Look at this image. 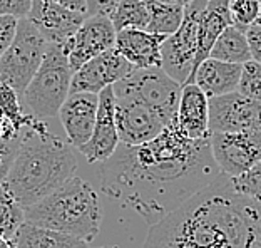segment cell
I'll use <instances>...</instances> for the list:
<instances>
[{"mask_svg":"<svg viewBox=\"0 0 261 248\" xmlns=\"http://www.w3.org/2000/svg\"><path fill=\"white\" fill-rule=\"evenodd\" d=\"M219 173L210 136L189 138L174 117L147 143H119L114 155L102 161L100 185L111 200L152 227L211 185Z\"/></svg>","mask_w":261,"mask_h":248,"instance_id":"1","label":"cell"},{"mask_svg":"<svg viewBox=\"0 0 261 248\" xmlns=\"http://www.w3.org/2000/svg\"><path fill=\"white\" fill-rule=\"evenodd\" d=\"M142 248H261V203L238 193L231 176L219 173L149 227Z\"/></svg>","mask_w":261,"mask_h":248,"instance_id":"2","label":"cell"},{"mask_svg":"<svg viewBox=\"0 0 261 248\" xmlns=\"http://www.w3.org/2000/svg\"><path fill=\"white\" fill-rule=\"evenodd\" d=\"M72 144L52 134L42 121L25 128L20 147L2 181L23 208L32 206L74 176L77 159Z\"/></svg>","mask_w":261,"mask_h":248,"instance_id":"3","label":"cell"},{"mask_svg":"<svg viewBox=\"0 0 261 248\" xmlns=\"http://www.w3.org/2000/svg\"><path fill=\"white\" fill-rule=\"evenodd\" d=\"M25 221L91 243L100 230L102 211L91 183L81 176H70L47 196L27 206Z\"/></svg>","mask_w":261,"mask_h":248,"instance_id":"4","label":"cell"},{"mask_svg":"<svg viewBox=\"0 0 261 248\" xmlns=\"http://www.w3.org/2000/svg\"><path fill=\"white\" fill-rule=\"evenodd\" d=\"M72 76L74 69L62 47L49 44L42 64L22 94L23 103L35 117L45 121L59 114L61 106L70 94Z\"/></svg>","mask_w":261,"mask_h":248,"instance_id":"5","label":"cell"},{"mask_svg":"<svg viewBox=\"0 0 261 248\" xmlns=\"http://www.w3.org/2000/svg\"><path fill=\"white\" fill-rule=\"evenodd\" d=\"M49 42L27 19H19L17 34L0 57V81L22 96L44 61Z\"/></svg>","mask_w":261,"mask_h":248,"instance_id":"6","label":"cell"},{"mask_svg":"<svg viewBox=\"0 0 261 248\" xmlns=\"http://www.w3.org/2000/svg\"><path fill=\"white\" fill-rule=\"evenodd\" d=\"M204 0H193L185 7V19L177 31L164 39L161 47V67L179 84L193 82L198 69V44H199V17Z\"/></svg>","mask_w":261,"mask_h":248,"instance_id":"7","label":"cell"},{"mask_svg":"<svg viewBox=\"0 0 261 248\" xmlns=\"http://www.w3.org/2000/svg\"><path fill=\"white\" fill-rule=\"evenodd\" d=\"M116 94H129L151 106L168 122L176 117L182 84L166 72L163 67H146L129 72L112 86Z\"/></svg>","mask_w":261,"mask_h":248,"instance_id":"8","label":"cell"},{"mask_svg":"<svg viewBox=\"0 0 261 248\" xmlns=\"http://www.w3.org/2000/svg\"><path fill=\"white\" fill-rule=\"evenodd\" d=\"M116 121L121 144L138 146L147 143L168 126V121L142 103L141 99L129 94H116Z\"/></svg>","mask_w":261,"mask_h":248,"instance_id":"9","label":"cell"},{"mask_svg":"<svg viewBox=\"0 0 261 248\" xmlns=\"http://www.w3.org/2000/svg\"><path fill=\"white\" fill-rule=\"evenodd\" d=\"M116 29L109 15H87L81 27L61 45L74 72L87 61L116 45Z\"/></svg>","mask_w":261,"mask_h":248,"instance_id":"10","label":"cell"},{"mask_svg":"<svg viewBox=\"0 0 261 248\" xmlns=\"http://www.w3.org/2000/svg\"><path fill=\"white\" fill-rule=\"evenodd\" d=\"M210 129L211 133H261V99L245 97L238 91L210 97Z\"/></svg>","mask_w":261,"mask_h":248,"instance_id":"11","label":"cell"},{"mask_svg":"<svg viewBox=\"0 0 261 248\" xmlns=\"http://www.w3.org/2000/svg\"><path fill=\"white\" fill-rule=\"evenodd\" d=\"M213 158L221 173L238 176L261 159V133H211Z\"/></svg>","mask_w":261,"mask_h":248,"instance_id":"12","label":"cell"},{"mask_svg":"<svg viewBox=\"0 0 261 248\" xmlns=\"http://www.w3.org/2000/svg\"><path fill=\"white\" fill-rule=\"evenodd\" d=\"M136 67L124 57L116 47L102 52L75 70L70 81V92L99 94L117 81L126 78Z\"/></svg>","mask_w":261,"mask_h":248,"instance_id":"13","label":"cell"},{"mask_svg":"<svg viewBox=\"0 0 261 248\" xmlns=\"http://www.w3.org/2000/svg\"><path fill=\"white\" fill-rule=\"evenodd\" d=\"M119 131L116 121V96L112 86L99 92V106L96 124L91 139L79 151L86 156L89 163H102L114 155L119 146Z\"/></svg>","mask_w":261,"mask_h":248,"instance_id":"14","label":"cell"},{"mask_svg":"<svg viewBox=\"0 0 261 248\" xmlns=\"http://www.w3.org/2000/svg\"><path fill=\"white\" fill-rule=\"evenodd\" d=\"M86 17V14L70 10L56 0H32L27 19L37 27L47 42L62 45L81 27Z\"/></svg>","mask_w":261,"mask_h":248,"instance_id":"15","label":"cell"},{"mask_svg":"<svg viewBox=\"0 0 261 248\" xmlns=\"http://www.w3.org/2000/svg\"><path fill=\"white\" fill-rule=\"evenodd\" d=\"M99 94L70 92L59 109V119L67 136V141L79 150L91 139L96 124Z\"/></svg>","mask_w":261,"mask_h":248,"instance_id":"16","label":"cell"},{"mask_svg":"<svg viewBox=\"0 0 261 248\" xmlns=\"http://www.w3.org/2000/svg\"><path fill=\"white\" fill-rule=\"evenodd\" d=\"M168 35L154 34L146 29L127 27L116 34V49L138 69L161 67V47Z\"/></svg>","mask_w":261,"mask_h":248,"instance_id":"17","label":"cell"},{"mask_svg":"<svg viewBox=\"0 0 261 248\" xmlns=\"http://www.w3.org/2000/svg\"><path fill=\"white\" fill-rule=\"evenodd\" d=\"M176 122L181 131L193 139L211 136L210 97L196 82H188L182 86L179 104H177Z\"/></svg>","mask_w":261,"mask_h":248,"instance_id":"18","label":"cell"},{"mask_svg":"<svg viewBox=\"0 0 261 248\" xmlns=\"http://www.w3.org/2000/svg\"><path fill=\"white\" fill-rule=\"evenodd\" d=\"M240 76L241 64L224 62L219 59L207 57L196 69L193 82H196L204 91L207 97H216L236 91Z\"/></svg>","mask_w":261,"mask_h":248,"instance_id":"19","label":"cell"},{"mask_svg":"<svg viewBox=\"0 0 261 248\" xmlns=\"http://www.w3.org/2000/svg\"><path fill=\"white\" fill-rule=\"evenodd\" d=\"M9 241L15 248H89L87 241L72 235L42 228L27 221L22 223Z\"/></svg>","mask_w":261,"mask_h":248,"instance_id":"20","label":"cell"},{"mask_svg":"<svg viewBox=\"0 0 261 248\" xmlns=\"http://www.w3.org/2000/svg\"><path fill=\"white\" fill-rule=\"evenodd\" d=\"M210 57L233 64H245L246 61H250L251 54L246 39V31H243L234 23L228 26L218 35L216 42L210 52Z\"/></svg>","mask_w":261,"mask_h":248,"instance_id":"21","label":"cell"},{"mask_svg":"<svg viewBox=\"0 0 261 248\" xmlns=\"http://www.w3.org/2000/svg\"><path fill=\"white\" fill-rule=\"evenodd\" d=\"M147 10H149V22L146 31L154 34L171 35L177 31L185 19V7L177 4L161 2V0H146Z\"/></svg>","mask_w":261,"mask_h":248,"instance_id":"22","label":"cell"},{"mask_svg":"<svg viewBox=\"0 0 261 248\" xmlns=\"http://www.w3.org/2000/svg\"><path fill=\"white\" fill-rule=\"evenodd\" d=\"M109 17L114 23L116 32L127 27L146 29L149 22V10L146 0H119Z\"/></svg>","mask_w":261,"mask_h":248,"instance_id":"23","label":"cell"},{"mask_svg":"<svg viewBox=\"0 0 261 248\" xmlns=\"http://www.w3.org/2000/svg\"><path fill=\"white\" fill-rule=\"evenodd\" d=\"M19 96H20L19 92L12 89L4 81H0V111H2V114L7 117L19 131H23L25 128L39 126L44 119H39V117H35L34 114L22 113Z\"/></svg>","mask_w":261,"mask_h":248,"instance_id":"24","label":"cell"},{"mask_svg":"<svg viewBox=\"0 0 261 248\" xmlns=\"http://www.w3.org/2000/svg\"><path fill=\"white\" fill-rule=\"evenodd\" d=\"M25 221V208L17 202L4 183H0V237L10 240Z\"/></svg>","mask_w":261,"mask_h":248,"instance_id":"25","label":"cell"},{"mask_svg":"<svg viewBox=\"0 0 261 248\" xmlns=\"http://www.w3.org/2000/svg\"><path fill=\"white\" fill-rule=\"evenodd\" d=\"M236 91L250 99H261V64L253 61H246L241 64V76Z\"/></svg>","mask_w":261,"mask_h":248,"instance_id":"26","label":"cell"},{"mask_svg":"<svg viewBox=\"0 0 261 248\" xmlns=\"http://www.w3.org/2000/svg\"><path fill=\"white\" fill-rule=\"evenodd\" d=\"M234 190L261 203V159L238 176H231Z\"/></svg>","mask_w":261,"mask_h":248,"instance_id":"27","label":"cell"},{"mask_svg":"<svg viewBox=\"0 0 261 248\" xmlns=\"http://www.w3.org/2000/svg\"><path fill=\"white\" fill-rule=\"evenodd\" d=\"M229 14L234 26L246 31L261 15L259 0H229Z\"/></svg>","mask_w":261,"mask_h":248,"instance_id":"28","label":"cell"},{"mask_svg":"<svg viewBox=\"0 0 261 248\" xmlns=\"http://www.w3.org/2000/svg\"><path fill=\"white\" fill-rule=\"evenodd\" d=\"M22 136L23 133L20 136H17V138H9V139L0 138V183L9 175V169L17 156V151H19V147H20Z\"/></svg>","mask_w":261,"mask_h":248,"instance_id":"29","label":"cell"},{"mask_svg":"<svg viewBox=\"0 0 261 248\" xmlns=\"http://www.w3.org/2000/svg\"><path fill=\"white\" fill-rule=\"evenodd\" d=\"M17 26L19 19L14 15H0V57L14 40L17 34Z\"/></svg>","mask_w":261,"mask_h":248,"instance_id":"30","label":"cell"},{"mask_svg":"<svg viewBox=\"0 0 261 248\" xmlns=\"http://www.w3.org/2000/svg\"><path fill=\"white\" fill-rule=\"evenodd\" d=\"M32 7V0H0V15H14L23 19L29 15Z\"/></svg>","mask_w":261,"mask_h":248,"instance_id":"31","label":"cell"},{"mask_svg":"<svg viewBox=\"0 0 261 248\" xmlns=\"http://www.w3.org/2000/svg\"><path fill=\"white\" fill-rule=\"evenodd\" d=\"M246 39L253 61L261 64V23L254 22L246 29Z\"/></svg>","mask_w":261,"mask_h":248,"instance_id":"32","label":"cell"},{"mask_svg":"<svg viewBox=\"0 0 261 248\" xmlns=\"http://www.w3.org/2000/svg\"><path fill=\"white\" fill-rule=\"evenodd\" d=\"M119 0H87V15H111L112 9Z\"/></svg>","mask_w":261,"mask_h":248,"instance_id":"33","label":"cell"},{"mask_svg":"<svg viewBox=\"0 0 261 248\" xmlns=\"http://www.w3.org/2000/svg\"><path fill=\"white\" fill-rule=\"evenodd\" d=\"M56 2L74 12H81V14L87 15V0H56Z\"/></svg>","mask_w":261,"mask_h":248,"instance_id":"34","label":"cell"},{"mask_svg":"<svg viewBox=\"0 0 261 248\" xmlns=\"http://www.w3.org/2000/svg\"><path fill=\"white\" fill-rule=\"evenodd\" d=\"M161 2H169V4H177V5H182V7H186L193 2V0H161Z\"/></svg>","mask_w":261,"mask_h":248,"instance_id":"35","label":"cell"},{"mask_svg":"<svg viewBox=\"0 0 261 248\" xmlns=\"http://www.w3.org/2000/svg\"><path fill=\"white\" fill-rule=\"evenodd\" d=\"M0 248H15L14 245L10 243V241L7 238H4V237H0Z\"/></svg>","mask_w":261,"mask_h":248,"instance_id":"36","label":"cell"},{"mask_svg":"<svg viewBox=\"0 0 261 248\" xmlns=\"http://www.w3.org/2000/svg\"><path fill=\"white\" fill-rule=\"evenodd\" d=\"M256 22H258V23H261V15L258 17V19H256Z\"/></svg>","mask_w":261,"mask_h":248,"instance_id":"37","label":"cell"},{"mask_svg":"<svg viewBox=\"0 0 261 248\" xmlns=\"http://www.w3.org/2000/svg\"><path fill=\"white\" fill-rule=\"evenodd\" d=\"M106 248H119V246H106Z\"/></svg>","mask_w":261,"mask_h":248,"instance_id":"38","label":"cell"},{"mask_svg":"<svg viewBox=\"0 0 261 248\" xmlns=\"http://www.w3.org/2000/svg\"><path fill=\"white\" fill-rule=\"evenodd\" d=\"M259 9H261V0H259Z\"/></svg>","mask_w":261,"mask_h":248,"instance_id":"39","label":"cell"}]
</instances>
